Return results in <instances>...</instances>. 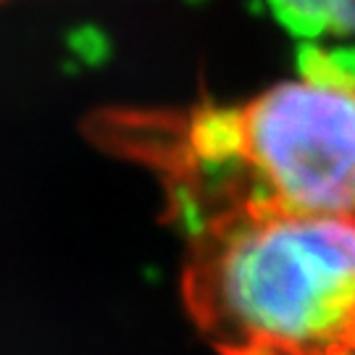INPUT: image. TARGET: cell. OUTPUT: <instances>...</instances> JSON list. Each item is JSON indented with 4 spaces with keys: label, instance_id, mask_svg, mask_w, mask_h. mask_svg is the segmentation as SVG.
<instances>
[{
    "label": "cell",
    "instance_id": "obj_3",
    "mask_svg": "<svg viewBox=\"0 0 355 355\" xmlns=\"http://www.w3.org/2000/svg\"><path fill=\"white\" fill-rule=\"evenodd\" d=\"M271 11L297 37L321 45L324 40H355V0H268Z\"/></svg>",
    "mask_w": 355,
    "mask_h": 355
},
{
    "label": "cell",
    "instance_id": "obj_1",
    "mask_svg": "<svg viewBox=\"0 0 355 355\" xmlns=\"http://www.w3.org/2000/svg\"><path fill=\"white\" fill-rule=\"evenodd\" d=\"M101 150L148 168L184 232L232 211L355 216V55L305 45L300 71L245 103L103 108Z\"/></svg>",
    "mask_w": 355,
    "mask_h": 355
},
{
    "label": "cell",
    "instance_id": "obj_2",
    "mask_svg": "<svg viewBox=\"0 0 355 355\" xmlns=\"http://www.w3.org/2000/svg\"><path fill=\"white\" fill-rule=\"evenodd\" d=\"M187 237L182 300L218 355H355V216L232 211Z\"/></svg>",
    "mask_w": 355,
    "mask_h": 355
}]
</instances>
